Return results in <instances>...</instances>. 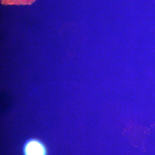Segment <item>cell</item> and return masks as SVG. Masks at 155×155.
<instances>
[{"label": "cell", "instance_id": "obj_1", "mask_svg": "<svg viewBox=\"0 0 155 155\" xmlns=\"http://www.w3.org/2000/svg\"><path fill=\"white\" fill-rule=\"evenodd\" d=\"M22 155H48L46 146L38 138H28L22 147Z\"/></svg>", "mask_w": 155, "mask_h": 155}, {"label": "cell", "instance_id": "obj_2", "mask_svg": "<svg viewBox=\"0 0 155 155\" xmlns=\"http://www.w3.org/2000/svg\"><path fill=\"white\" fill-rule=\"evenodd\" d=\"M36 1V0H1V3L2 5H31Z\"/></svg>", "mask_w": 155, "mask_h": 155}]
</instances>
